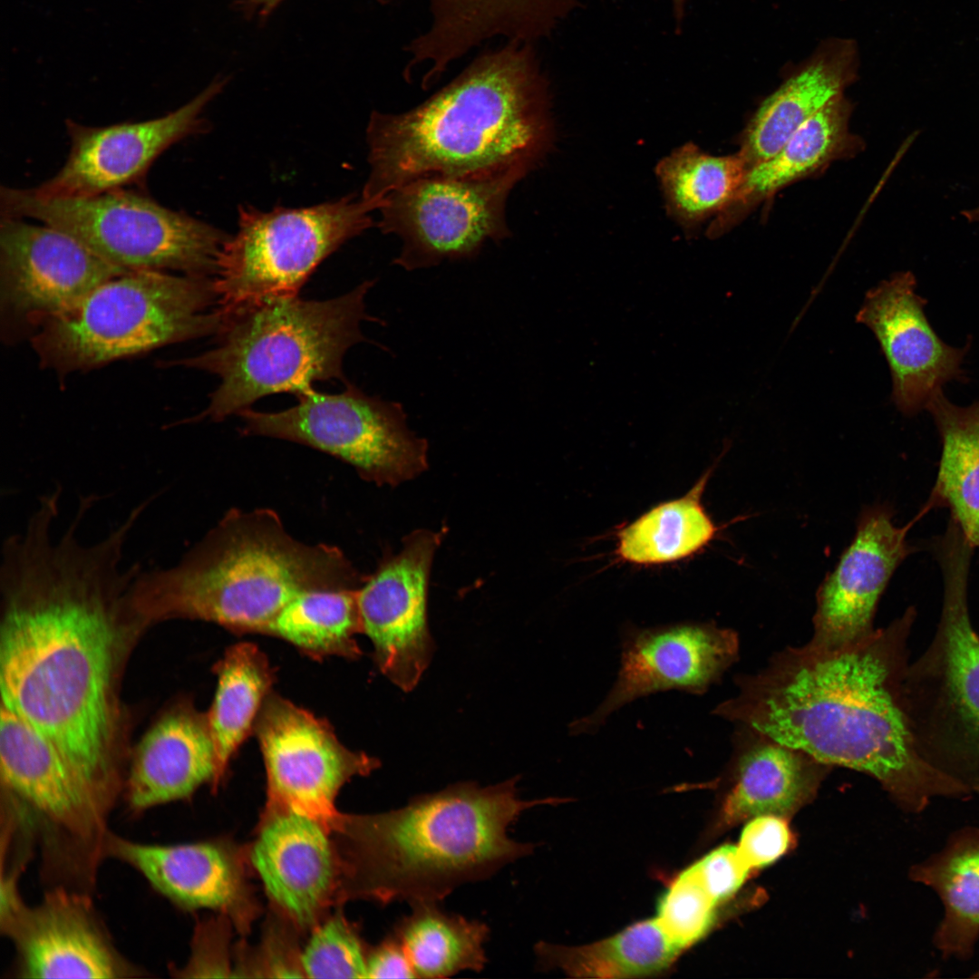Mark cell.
Segmentation results:
<instances>
[{
    "label": "cell",
    "instance_id": "21",
    "mask_svg": "<svg viewBox=\"0 0 979 979\" xmlns=\"http://www.w3.org/2000/svg\"><path fill=\"white\" fill-rule=\"evenodd\" d=\"M892 518L885 506L862 511L854 539L818 589L812 643L836 647L874 632L879 599L897 567L915 550L906 540L913 522L899 528Z\"/></svg>",
    "mask_w": 979,
    "mask_h": 979
},
{
    "label": "cell",
    "instance_id": "20",
    "mask_svg": "<svg viewBox=\"0 0 979 979\" xmlns=\"http://www.w3.org/2000/svg\"><path fill=\"white\" fill-rule=\"evenodd\" d=\"M25 978H122L138 974L119 954L87 895L57 887L35 906L1 919Z\"/></svg>",
    "mask_w": 979,
    "mask_h": 979
},
{
    "label": "cell",
    "instance_id": "15",
    "mask_svg": "<svg viewBox=\"0 0 979 979\" xmlns=\"http://www.w3.org/2000/svg\"><path fill=\"white\" fill-rule=\"evenodd\" d=\"M128 271L58 228L1 216V305L10 319L42 325Z\"/></svg>",
    "mask_w": 979,
    "mask_h": 979
},
{
    "label": "cell",
    "instance_id": "23",
    "mask_svg": "<svg viewBox=\"0 0 979 979\" xmlns=\"http://www.w3.org/2000/svg\"><path fill=\"white\" fill-rule=\"evenodd\" d=\"M104 857L130 865L160 894L186 909L208 908L247 926L253 905L239 856L223 842L158 845L111 832Z\"/></svg>",
    "mask_w": 979,
    "mask_h": 979
},
{
    "label": "cell",
    "instance_id": "40",
    "mask_svg": "<svg viewBox=\"0 0 979 979\" xmlns=\"http://www.w3.org/2000/svg\"><path fill=\"white\" fill-rule=\"evenodd\" d=\"M690 868L717 905L736 893L751 871L733 845L712 850Z\"/></svg>",
    "mask_w": 979,
    "mask_h": 979
},
{
    "label": "cell",
    "instance_id": "16",
    "mask_svg": "<svg viewBox=\"0 0 979 979\" xmlns=\"http://www.w3.org/2000/svg\"><path fill=\"white\" fill-rule=\"evenodd\" d=\"M739 647L736 632L711 623L629 628L615 683L595 711L570 724V732L593 733L615 712L652 693L703 694L737 661Z\"/></svg>",
    "mask_w": 979,
    "mask_h": 979
},
{
    "label": "cell",
    "instance_id": "36",
    "mask_svg": "<svg viewBox=\"0 0 979 979\" xmlns=\"http://www.w3.org/2000/svg\"><path fill=\"white\" fill-rule=\"evenodd\" d=\"M357 589H310L300 593L281 610L269 634L311 655L357 656L360 650L354 636L362 631Z\"/></svg>",
    "mask_w": 979,
    "mask_h": 979
},
{
    "label": "cell",
    "instance_id": "43",
    "mask_svg": "<svg viewBox=\"0 0 979 979\" xmlns=\"http://www.w3.org/2000/svg\"><path fill=\"white\" fill-rule=\"evenodd\" d=\"M687 0H672L674 17L679 24L684 15V6Z\"/></svg>",
    "mask_w": 979,
    "mask_h": 979
},
{
    "label": "cell",
    "instance_id": "11",
    "mask_svg": "<svg viewBox=\"0 0 979 979\" xmlns=\"http://www.w3.org/2000/svg\"><path fill=\"white\" fill-rule=\"evenodd\" d=\"M296 396V404L280 412L242 411V433L325 451L379 486L399 485L427 468L428 442L411 431L400 402L370 396L350 383L340 393L312 388Z\"/></svg>",
    "mask_w": 979,
    "mask_h": 979
},
{
    "label": "cell",
    "instance_id": "37",
    "mask_svg": "<svg viewBox=\"0 0 979 979\" xmlns=\"http://www.w3.org/2000/svg\"><path fill=\"white\" fill-rule=\"evenodd\" d=\"M367 954L355 928L335 916L314 930L299 964L310 978H367Z\"/></svg>",
    "mask_w": 979,
    "mask_h": 979
},
{
    "label": "cell",
    "instance_id": "28",
    "mask_svg": "<svg viewBox=\"0 0 979 979\" xmlns=\"http://www.w3.org/2000/svg\"><path fill=\"white\" fill-rule=\"evenodd\" d=\"M857 74L853 44H828L793 73L757 109L740 137L748 169L773 156L805 121L844 95Z\"/></svg>",
    "mask_w": 979,
    "mask_h": 979
},
{
    "label": "cell",
    "instance_id": "44",
    "mask_svg": "<svg viewBox=\"0 0 979 979\" xmlns=\"http://www.w3.org/2000/svg\"><path fill=\"white\" fill-rule=\"evenodd\" d=\"M962 215L968 222L979 225V205L971 209L963 211Z\"/></svg>",
    "mask_w": 979,
    "mask_h": 979
},
{
    "label": "cell",
    "instance_id": "6",
    "mask_svg": "<svg viewBox=\"0 0 979 979\" xmlns=\"http://www.w3.org/2000/svg\"><path fill=\"white\" fill-rule=\"evenodd\" d=\"M374 281L328 300H275L228 317L215 347L178 363L218 375L219 385L199 418L223 421L278 393L296 395L317 381L345 382L343 358L365 340V296Z\"/></svg>",
    "mask_w": 979,
    "mask_h": 979
},
{
    "label": "cell",
    "instance_id": "35",
    "mask_svg": "<svg viewBox=\"0 0 979 979\" xmlns=\"http://www.w3.org/2000/svg\"><path fill=\"white\" fill-rule=\"evenodd\" d=\"M218 687L207 714L217 761L216 784L247 736L273 682V671L257 646L230 647L217 667Z\"/></svg>",
    "mask_w": 979,
    "mask_h": 979
},
{
    "label": "cell",
    "instance_id": "9",
    "mask_svg": "<svg viewBox=\"0 0 979 979\" xmlns=\"http://www.w3.org/2000/svg\"><path fill=\"white\" fill-rule=\"evenodd\" d=\"M382 200L347 195L306 208H238L237 230L224 241L213 281L224 319L297 296L317 266L373 225Z\"/></svg>",
    "mask_w": 979,
    "mask_h": 979
},
{
    "label": "cell",
    "instance_id": "4",
    "mask_svg": "<svg viewBox=\"0 0 979 979\" xmlns=\"http://www.w3.org/2000/svg\"><path fill=\"white\" fill-rule=\"evenodd\" d=\"M517 779L460 782L373 814H342V889L389 904L440 903L455 888L493 876L533 846L509 836L520 814L553 799L523 800Z\"/></svg>",
    "mask_w": 979,
    "mask_h": 979
},
{
    "label": "cell",
    "instance_id": "17",
    "mask_svg": "<svg viewBox=\"0 0 979 979\" xmlns=\"http://www.w3.org/2000/svg\"><path fill=\"white\" fill-rule=\"evenodd\" d=\"M441 538L431 530L413 531L357 589L362 631L374 646L378 667L405 692L417 685L432 654L427 596Z\"/></svg>",
    "mask_w": 979,
    "mask_h": 979
},
{
    "label": "cell",
    "instance_id": "26",
    "mask_svg": "<svg viewBox=\"0 0 979 979\" xmlns=\"http://www.w3.org/2000/svg\"><path fill=\"white\" fill-rule=\"evenodd\" d=\"M851 112L844 95L836 98L797 129L773 156L751 168L732 202L713 218L708 236H722L780 189L861 151L862 140L849 129Z\"/></svg>",
    "mask_w": 979,
    "mask_h": 979
},
{
    "label": "cell",
    "instance_id": "34",
    "mask_svg": "<svg viewBox=\"0 0 979 979\" xmlns=\"http://www.w3.org/2000/svg\"><path fill=\"white\" fill-rule=\"evenodd\" d=\"M393 935L402 945L417 977L445 978L461 971H481L489 926L481 921L444 911L436 902L411 904Z\"/></svg>",
    "mask_w": 979,
    "mask_h": 979
},
{
    "label": "cell",
    "instance_id": "29",
    "mask_svg": "<svg viewBox=\"0 0 979 979\" xmlns=\"http://www.w3.org/2000/svg\"><path fill=\"white\" fill-rule=\"evenodd\" d=\"M908 877L941 903L942 917L932 935L941 959H973L979 943V826L952 831L939 849L910 867Z\"/></svg>",
    "mask_w": 979,
    "mask_h": 979
},
{
    "label": "cell",
    "instance_id": "13",
    "mask_svg": "<svg viewBox=\"0 0 979 979\" xmlns=\"http://www.w3.org/2000/svg\"><path fill=\"white\" fill-rule=\"evenodd\" d=\"M267 778V809L309 816L334 832L342 816L335 798L354 776L379 761L338 741L323 720L277 696L266 698L257 722Z\"/></svg>",
    "mask_w": 979,
    "mask_h": 979
},
{
    "label": "cell",
    "instance_id": "5",
    "mask_svg": "<svg viewBox=\"0 0 979 979\" xmlns=\"http://www.w3.org/2000/svg\"><path fill=\"white\" fill-rule=\"evenodd\" d=\"M364 580L337 547L292 537L275 510L231 509L175 565L141 567L130 603L144 626L181 618L269 634L300 593Z\"/></svg>",
    "mask_w": 979,
    "mask_h": 979
},
{
    "label": "cell",
    "instance_id": "2",
    "mask_svg": "<svg viewBox=\"0 0 979 979\" xmlns=\"http://www.w3.org/2000/svg\"><path fill=\"white\" fill-rule=\"evenodd\" d=\"M916 617L908 607L887 626L836 647L809 641L777 653L713 713L828 765L873 777L897 806L922 814L936 799L974 794L919 752L903 706Z\"/></svg>",
    "mask_w": 979,
    "mask_h": 979
},
{
    "label": "cell",
    "instance_id": "39",
    "mask_svg": "<svg viewBox=\"0 0 979 979\" xmlns=\"http://www.w3.org/2000/svg\"><path fill=\"white\" fill-rule=\"evenodd\" d=\"M790 842L791 833L785 818L762 815L749 819L737 847L752 870L773 863L789 849Z\"/></svg>",
    "mask_w": 979,
    "mask_h": 979
},
{
    "label": "cell",
    "instance_id": "12",
    "mask_svg": "<svg viewBox=\"0 0 979 979\" xmlns=\"http://www.w3.org/2000/svg\"><path fill=\"white\" fill-rule=\"evenodd\" d=\"M535 166L517 163L462 175L429 174L390 191L379 228L402 240L393 264L411 271L470 259L507 238L509 193Z\"/></svg>",
    "mask_w": 979,
    "mask_h": 979
},
{
    "label": "cell",
    "instance_id": "38",
    "mask_svg": "<svg viewBox=\"0 0 979 979\" xmlns=\"http://www.w3.org/2000/svg\"><path fill=\"white\" fill-rule=\"evenodd\" d=\"M717 904L691 868L681 873L662 896L656 920L681 951L699 941L715 919Z\"/></svg>",
    "mask_w": 979,
    "mask_h": 979
},
{
    "label": "cell",
    "instance_id": "32",
    "mask_svg": "<svg viewBox=\"0 0 979 979\" xmlns=\"http://www.w3.org/2000/svg\"><path fill=\"white\" fill-rule=\"evenodd\" d=\"M535 952L543 969H559L571 977L629 978L665 970L682 951L654 917L598 942L578 946L541 942Z\"/></svg>",
    "mask_w": 979,
    "mask_h": 979
},
{
    "label": "cell",
    "instance_id": "42",
    "mask_svg": "<svg viewBox=\"0 0 979 979\" xmlns=\"http://www.w3.org/2000/svg\"><path fill=\"white\" fill-rule=\"evenodd\" d=\"M286 0H236L233 8L246 20L266 23Z\"/></svg>",
    "mask_w": 979,
    "mask_h": 979
},
{
    "label": "cell",
    "instance_id": "19",
    "mask_svg": "<svg viewBox=\"0 0 979 979\" xmlns=\"http://www.w3.org/2000/svg\"><path fill=\"white\" fill-rule=\"evenodd\" d=\"M916 286L911 272H898L868 293L857 315L881 346L891 372L892 400L906 415L926 410L945 383L965 379L962 364L969 349V343L953 347L939 338Z\"/></svg>",
    "mask_w": 979,
    "mask_h": 979
},
{
    "label": "cell",
    "instance_id": "7",
    "mask_svg": "<svg viewBox=\"0 0 979 979\" xmlns=\"http://www.w3.org/2000/svg\"><path fill=\"white\" fill-rule=\"evenodd\" d=\"M974 549L954 525L934 544L943 575L940 617L930 644L907 666L902 697L923 758L979 795V635L968 606Z\"/></svg>",
    "mask_w": 979,
    "mask_h": 979
},
{
    "label": "cell",
    "instance_id": "18",
    "mask_svg": "<svg viewBox=\"0 0 979 979\" xmlns=\"http://www.w3.org/2000/svg\"><path fill=\"white\" fill-rule=\"evenodd\" d=\"M228 82L218 77L183 106L153 120L106 127L67 121L71 149L64 165L32 191L44 198L86 197L138 180L172 144L204 131L202 112Z\"/></svg>",
    "mask_w": 979,
    "mask_h": 979
},
{
    "label": "cell",
    "instance_id": "27",
    "mask_svg": "<svg viewBox=\"0 0 979 979\" xmlns=\"http://www.w3.org/2000/svg\"><path fill=\"white\" fill-rule=\"evenodd\" d=\"M401 0H378L389 5ZM431 24L421 48L441 62L459 60L487 40L535 44L549 36L577 0H425Z\"/></svg>",
    "mask_w": 979,
    "mask_h": 979
},
{
    "label": "cell",
    "instance_id": "3",
    "mask_svg": "<svg viewBox=\"0 0 979 979\" xmlns=\"http://www.w3.org/2000/svg\"><path fill=\"white\" fill-rule=\"evenodd\" d=\"M549 94L533 44L479 53L426 101L398 114L373 111L370 174L362 196L383 199L429 174L537 166L552 145Z\"/></svg>",
    "mask_w": 979,
    "mask_h": 979
},
{
    "label": "cell",
    "instance_id": "8",
    "mask_svg": "<svg viewBox=\"0 0 979 979\" xmlns=\"http://www.w3.org/2000/svg\"><path fill=\"white\" fill-rule=\"evenodd\" d=\"M207 276L130 270L78 305L44 322L32 338L43 366L63 374L166 344L218 334L224 319Z\"/></svg>",
    "mask_w": 979,
    "mask_h": 979
},
{
    "label": "cell",
    "instance_id": "31",
    "mask_svg": "<svg viewBox=\"0 0 979 979\" xmlns=\"http://www.w3.org/2000/svg\"><path fill=\"white\" fill-rule=\"evenodd\" d=\"M748 170L738 151L715 156L693 142L678 147L655 167L666 212L689 234L728 207Z\"/></svg>",
    "mask_w": 979,
    "mask_h": 979
},
{
    "label": "cell",
    "instance_id": "14",
    "mask_svg": "<svg viewBox=\"0 0 979 979\" xmlns=\"http://www.w3.org/2000/svg\"><path fill=\"white\" fill-rule=\"evenodd\" d=\"M4 790L33 823L81 848L94 871L104 857L109 809L43 734L1 704Z\"/></svg>",
    "mask_w": 979,
    "mask_h": 979
},
{
    "label": "cell",
    "instance_id": "24",
    "mask_svg": "<svg viewBox=\"0 0 979 979\" xmlns=\"http://www.w3.org/2000/svg\"><path fill=\"white\" fill-rule=\"evenodd\" d=\"M741 729L717 825L723 829L762 815L788 819L814 798L831 768L802 750Z\"/></svg>",
    "mask_w": 979,
    "mask_h": 979
},
{
    "label": "cell",
    "instance_id": "30",
    "mask_svg": "<svg viewBox=\"0 0 979 979\" xmlns=\"http://www.w3.org/2000/svg\"><path fill=\"white\" fill-rule=\"evenodd\" d=\"M941 439V458L924 511L946 508L950 519L979 548V400L967 406L937 393L928 403Z\"/></svg>",
    "mask_w": 979,
    "mask_h": 979
},
{
    "label": "cell",
    "instance_id": "33",
    "mask_svg": "<svg viewBox=\"0 0 979 979\" xmlns=\"http://www.w3.org/2000/svg\"><path fill=\"white\" fill-rule=\"evenodd\" d=\"M712 468L684 496L662 502L617 532L616 557L636 566L683 560L707 547L719 528L705 511L702 496Z\"/></svg>",
    "mask_w": 979,
    "mask_h": 979
},
{
    "label": "cell",
    "instance_id": "1",
    "mask_svg": "<svg viewBox=\"0 0 979 979\" xmlns=\"http://www.w3.org/2000/svg\"><path fill=\"white\" fill-rule=\"evenodd\" d=\"M56 520L36 510L4 543L1 704L46 737L112 808L120 789L116 683L125 638L143 628L129 600L141 567H121L130 523L83 544L82 517L59 537Z\"/></svg>",
    "mask_w": 979,
    "mask_h": 979
},
{
    "label": "cell",
    "instance_id": "41",
    "mask_svg": "<svg viewBox=\"0 0 979 979\" xmlns=\"http://www.w3.org/2000/svg\"><path fill=\"white\" fill-rule=\"evenodd\" d=\"M367 978H416L411 962L393 934L368 950Z\"/></svg>",
    "mask_w": 979,
    "mask_h": 979
},
{
    "label": "cell",
    "instance_id": "22",
    "mask_svg": "<svg viewBox=\"0 0 979 979\" xmlns=\"http://www.w3.org/2000/svg\"><path fill=\"white\" fill-rule=\"evenodd\" d=\"M267 812L251 863L274 903L295 923L309 926L342 883L341 858L318 820L286 809Z\"/></svg>",
    "mask_w": 979,
    "mask_h": 979
},
{
    "label": "cell",
    "instance_id": "25",
    "mask_svg": "<svg viewBox=\"0 0 979 979\" xmlns=\"http://www.w3.org/2000/svg\"><path fill=\"white\" fill-rule=\"evenodd\" d=\"M217 761L207 715L189 705L167 712L144 735L126 785L134 812L183 800L208 781L216 784Z\"/></svg>",
    "mask_w": 979,
    "mask_h": 979
},
{
    "label": "cell",
    "instance_id": "10",
    "mask_svg": "<svg viewBox=\"0 0 979 979\" xmlns=\"http://www.w3.org/2000/svg\"><path fill=\"white\" fill-rule=\"evenodd\" d=\"M1 216L32 218L76 238L126 270L214 274L228 235L136 192L114 189L44 198L31 189H1Z\"/></svg>",
    "mask_w": 979,
    "mask_h": 979
}]
</instances>
